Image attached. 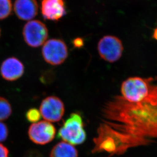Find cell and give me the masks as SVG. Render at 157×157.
<instances>
[{"mask_svg": "<svg viewBox=\"0 0 157 157\" xmlns=\"http://www.w3.org/2000/svg\"><path fill=\"white\" fill-rule=\"evenodd\" d=\"M73 43L75 48H80L83 45V40L80 38L75 39Z\"/></svg>", "mask_w": 157, "mask_h": 157, "instance_id": "cell-20", "label": "cell"}, {"mask_svg": "<svg viewBox=\"0 0 157 157\" xmlns=\"http://www.w3.org/2000/svg\"><path fill=\"white\" fill-rule=\"evenodd\" d=\"M25 68L21 61L14 57L5 59L2 64L0 72L3 78L7 81H15L24 74Z\"/></svg>", "mask_w": 157, "mask_h": 157, "instance_id": "cell-10", "label": "cell"}, {"mask_svg": "<svg viewBox=\"0 0 157 157\" xmlns=\"http://www.w3.org/2000/svg\"><path fill=\"white\" fill-rule=\"evenodd\" d=\"M0 35H1V30H0Z\"/></svg>", "mask_w": 157, "mask_h": 157, "instance_id": "cell-22", "label": "cell"}, {"mask_svg": "<svg viewBox=\"0 0 157 157\" xmlns=\"http://www.w3.org/2000/svg\"><path fill=\"white\" fill-rule=\"evenodd\" d=\"M12 113V108L9 101L0 97V121L5 120Z\"/></svg>", "mask_w": 157, "mask_h": 157, "instance_id": "cell-13", "label": "cell"}, {"mask_svg": "<svg viewBox=\"0 0 157 157\" xmlns=\"http://www.w3.org/2000/svg\"><path fill=\"white\" fill-rule=\"evenodd\" d=\"M12 9L11 0H0V20L9 17L11 13Z\"/></svg>", "mask_w": 157, "mask_h": 157, "instance_id": "cell-14", "label": "cell"}, {"mask_svg": "<svg viewBox=\"0 0 157 157\" xmlns=\"http://www.w3.org/2000/svg\"><path fill=\"white\" fill-rule=\"evenodd\" d=\"M151 79L130 77L122 83L121 93L124 99L131 103H140L148 98L151 90Z\"/></svg>", "mask_w": 157, "mask_h": 157, "instance_id": "cell-2", "label": "cell"}, {"mask_svg": "<svg viewBox=\"0 0 157 157\" xmlns=\"http://www.w3.org/2000/svg\"><path fill=\"white\" fill-rule=\"evenodd\" d=\"M41 113L39 110L36 108H31L26 113L25 117L27 120L31 123H35L39 122L41 118Z\"/></svg>", "mask_w": 157, "mask_h": 157, "instance_id": "cell-15", "label": "cell"}, {"mask_svg": "<svg viewBox=\"0 0 157 157\" xmlns=\"http://www.w3.org/2000/svg\"><path fill=\"white\" fill-rule=\"evenodd\" d=\"M45 61L52 65H59L65 62L68 51L66 43L58 39H52L45 42L42 49Z\"/></svg>", "mask_w": 157, "mask_h": 157, "instance_id": "cell-4", "label": "cell"}, {"mask_svg": "<svg viewBox=\"0 0 157 157\" xmlns=\"http://www.w3.org/2000/svg\"><path fill=\"white\" fill-rule=\"evenodd\" d=\"M56 134L55 126L48 121H39L33 123L28 130L30 140L35 144L40 145L51 142L55 138Z\"/></svg>", "mask_w": 157, "mask_h": 157, "instance_id": "cell-7", "label": "cell"}, {"mask_svg": "<svg viewBox=\"0 0 157 157\" xmlns=\"http://www.w3.org/2000/svg\"><path fill=\"white\" fill-rule=\"evenodd\" d=\"M123 49L122 41L113 36H105L98 43L99 54L101 58L109 63L119 60L122 56Z\"/></svg>", "mask_w": 157, "mask_h": 157, "instance_id": "cell-6", "label": "cell"}, {"mask_svg": "<svg viewBox=\"0 0 157 157\" xmlns=\"http://www.w3.org/2000/svg\"><path fill=\"white\" fill-rule=\"evenodd\" d=\"M23 157H43L42 155L36 150H30L25 154Z\"/></svg>", "mask_w": 157, "mask_h": 157, "instance_id": "cell-18", "label": "cell"}, {"mask_svg": "<svg viewBox=\"0 0 157 157\" xmlns=\"http://www.w3.org/2000/svg\"><path fill=\"white\" fill-rule=\"evenodd\" d=\"M58 137L72 145H78L86 140L83 121L80 114L72 113L58 132Z\"/></svg>", "mask_w": 157, "mask_h": 157, "instance_id": "cell-3", "label": "cell"}, {"mask_svg": "<svg viewBox=\"0 0 157 157\" xmlns=\"http://www.w3.org/2000/svg\"><path fill=\"white\" fill-rule=\"evenodd\" d=\"M153 36L154 38L156 40H157V28L155 29L154 32V33H153Z\"/></svg>", "mask_w": 157, "mask_h": 157, "instance_id": "cell-21", "label": "cell"}, {"mask_svg": "<svg viewBox=\"0 0 157 157\" xmlns=\"http://www.w3.org/2000/svg\"><path fill=\"white\" fill-rule=\"evenodd\" d=\"M41 13L43 18L58 21L66 14L64 0H42Z\"/></svg>", "mask_w": 157, "mask_h": 157, "instance_id": "cell-9", "label": "cell"}, {"mask_svg": "<svg viewBox=\"0 0 157 157\" xmlns=\"http://www.w3.org/2000/svg\"><path fill=\"white\" fill-rule=\"evenodd\" d=\"M24 40L29 46L38 48L46 42L48 36L45 24L38 20L29 21L24 26L22 31Z\"/></svg>", "mask_w": 157, "mask_h": 157, "instance_id": "cell-5", "label": "cell"}, {"mask_svg": "<svg viewBox=\"0 0 157 157\" xmlns=\"http://www.w3.org/2000/svg\"><path fill=\"white\" fill-rule=\"evenodd\" d=\"M40 113L43 119L49 122L61 120L65 113L63 101L57 97H48L42 100L40 106Z\"/></svg>", "mask_w": 157, "mask_h": 157, "instance_id": "cell-8", "label": "cell"}, {"mask_svg": "<svg viewBox=\"0 0 157 157\" xmlns=\"http://www.w3.org/2000/svg\"><path fill=\"white\" fill-rule=\"evenodd\" d=\"M145 101L153 105H157V86H152L150 95Z\"/></svg>", "mask_w": 157, "mask_h": 157, "instance_id": "cell-16", "label": "cell"}, {"mask_svg": "<svg viewBox=\"0 0 157 157\" xmlns=\"http://www.w3.org/2000/svg\"><path fill=\"white\" fill-rule=\"evenodd\" d=\"M155 138L157 105L129 102L116 96L103 107L92 152L121 155L130 148L150 144Z\"/></svg>", "mask_w": 157, "mask_h": 157, "instance_id": "cell-1", "label": "cell"}, {"mask_svg": "<svg viewBox=\"0 0 157 157\" xmlns=\"http://www.w3.org/2000/svg\"><path fill=\"white\" fill-rule=\"evenodd\" d=\"M9 150L4 145L0 144V157H8Z\"/></svg>", "mask_w": 157, "mask_h": 157, "instance_id": "cell-19", "label": "cell"}, {"mask_svg": "<svg viewBox=\"0 0 157 157\" xmlns=\"http://www.w3.org/2000/svg\"><path fill=\"white\" fill-rule=\"evenodd\" d=\"M50 157H78V151L73 145L62 141L52 148Z\"/></svg>", "mask_w": 157, "mask_h": 157, "instance_id": "cell-12", "label": "cell"}, {"mask_svg": "<svg viewBox=\"0 0 157 157\" xmlns=\"http://www.w3.org/2000/svg\"><path fill=\"white\" fill-rule=\"evenodd\" d=\"M14 10L19 19L30 21L37 15L38 5L36 0H16Z\"/></svg>", "mask_w": 157, "mask_h": 157, "instance_id": "cell-11", "label": "cell"}, {"mask_svg": "<svg viewBox=\"0 0 157 157\" xmlns=\"http://www.w3.org/2000/svg\"><path fill=\"white\" fill-rule=\"evenodd\" d=\"M8 129L6 124L0 122V142L6 140L8 135Z\"/></svg>", "mask_w": 157, "mask_h": 157, "instance_id": "cell-17", "label": "cell"}]
</instances>
